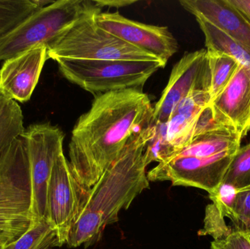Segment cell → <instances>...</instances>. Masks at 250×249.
<instances>
[{
    "mask_svg": "<svg viewBox=\"0 0 250 249\" xmlns=\"http://www.w3.org/2000/svg\"><path fill=\"white\" fill-rule=\"evenodd\" d=\"M223 184L236 189L250 185V143L239 149L228 169Z\"/></svg>",
    "mask_w": 250,
    "mask_h": 249,
    "instance_id": "44dd1931",
    "label": "cell"
},
{
    "mask_svg": "<svg viewBox=\"0 0 250 249\" xmlns=\"http://www.w3.org/2000/svg\"><path fill=\"white\" fill-rule=\"evenodd\" d=\"M204 228L198 231V235H211L214 240L222 239L230 235L233 230L227 226L225 217L213 203L206 208Z\"/></svg>",
    "mask_w": 250,
    "mask_h": 249,
    "instance_id": "7402d4cb",
    "label": "cell"
},
{
    "mask_svg": "<svg viewBox=\"0 0 250 249\" xmlns=\"http://www.w3.org/2000/svg\"><path fill=\"white\" fill-rule=\"evenodd\" d=\"M3 96L0 94V105H1V102H2Z\"/></svg>",
    "mask_w": 250,
    "mask_h": 249,
    "instance_id": "f546056e",
    "label": "cell"
},
{
    "mask_svg": "<svg viewBox=\"0 0 250 249\" xmlns=\"http://www.w3.org/2000/svg\"><path fill=\"white\" fill-rule=\"evenodd\" d=\"M55 230L47 219L32 222L29 229L3 249H52L57 247Z\"/></svg>",
    "mask_w": 250,
    "mask_h": 249,
    "instance_id": "ac0fdd59",
    "label": "cell"
},
{
    "mask_svg": "<svg viewBox=\"0 0 250 249\" xmlns=\"http://www.w3.org/2000/svg\"><path fill=\"white\" fill-rule=\"evenodd\" d=\"M216 122L242 139L250 131V67L239 66L226 89L209 104Z\"/></svg>",
    "mask_w": 250,
    "mask_h": 249,
    "instance_id": "7c38bea8",
    "label": "cell"
},
{
    "mask_svg": "<svg viewBox=\"0 0 250 249\" xmlns=\"http://www.w3.org/2000/svg\"><path fill=\"white\" fill-rule=\"evenodd\" d=\"M210 249H250V241L245 232L233 231L226 238L214 240Z\"/></svg>",
    "mask_w": 250,
    "mask_h": 249,
    "instance_id": "d4e9b609",
    "label": "cell"
},
{
    "mask_svg": "<svg viewBox=\"0 0 250 249\" xmlns=\"http://www.w3.org/2000/svg\"><path fill=\"white\" fill-rule=\"evenodd\" d=\"M181 5L231 37L250 52V24L227 0H182Z\"/></svg>",
    "mask_w": 250,
    "mask_h": 249,
    "instance_id": "5bb4252c",
    "label": "cell"
},
{
    "mask_svg": "<svg viewBox=\"0 0 250 249\" xmlns=\"http://www.w3.org/2000/svg\"><path fill=\"white\" fill-rule=\"evenodd\" d=\"M97 23L111 35L167 64L178 51V42L168 28L140 23L119 13H101Z\"/></svg>",
    "mask_w": 250,
    "mask_h": 249,
    "instance_id": "8fae6325",
    "label": "cell"
},
{
    "mask_svg": "<svg viewBox=\"0 0 250 249\" xmlns=\"http://www.w3.org/2000/svg\"><path fill=\"white\" fill-rule=\"evenodd\" d=\"M153 132L151 118L131 137L117 162L82 199L80 213L66 244L69 247L87 248L98 242L105 228L118 222L120 212L149 188L144 152Z\"/></svg>",
    "mask_w": 250,
    "mask_h": 249,
    "instance_id": "7a4b0ae2",
    "label": "cell"
},
{
    "mask_svg": "<svg viewBox=\"0 0 250 249\" xmlns=\"http://www.w3.org/2000/svg\"><path fill=\"white\" fill-rule=\"evenodd\" d=\"M94 1L101 8L103 7L120 8V7H126L136 3L135 0H95Z\"/></svg>",
    "mask_w": 250,
    "mask_h": 249,
    "instance_id": "4316f807",
    "label": "cell"
},
{
    "mask_svg": "<svg viewBox=\"0 0 250 249\" xmlns=\"http://www.w3.org/2000/svg\"><path fill=\"white\" fill-rule=\"evenodd\" d=\"M21 137L29 161L32 217L38 222L47 219V188L54 164L63 153L64 134L57 126L42 123L31 124Z\"/></svg>",
    "mask_w": 250,
    "mask_h": 249,
    "instance_id": "8992f818",
    "label": "cell"
},
{
    "mask_svg": "<svg viewBox=\"0 0 250 249\" xmlns=\"http://www.w3.org/2000/svg\"><path fill=\"white\" fill-rule=\"evenodd\" d=\"M47 59L48 48L38 46L4 61L0 68V94L16 102L29 101Z\"/></svg>",
    "mask_w": 250,
    "mask_h": 249,
    "instance_id": "4fadbf2b",
    "label": "cell"
},
{
    "mask_svg": "<svg viewBox=\"0 0 250 249\" xmlns=\"http://www.w3.org/2000/svg\"><path fill=\"white\" fill-rule=\"evenodd\" d=\"M166 123H157L153 121L154 132L144 152V160L146 167L151 162L161 163L174 155L173 149L167 141Z\"/></svg>",
    "mask_w": 250,
    "mask_h": 249,
    "instance_id": "ffe728a7",
    "label": "cell"
},
{
    "mask_svg": "<svg viewBox=\"0 0 250 249\" xmlns=\"http://www.w3.org/2000/svg\"><path fill=\"white\" fill-rule=\"evenodd\" d=\"M3 247H4V245H0V249H3Z\"/></svg>",
    "mask_w": 250,
    "mask_h": 249,
    "instance_id": "4dcf8cb0",
    "label": "cell"
},
{
    "mask_svg": "<svg viewBox=\"0 0 250 249\" xmlns=\"http://www.w3.org/2000/svg\"><path fill=\"white\" fill-rule=\"evenodd\" d=\"M101 10L94 1L59 0L39 9L0 38V61L38 46L47 48L85 16Z\"/></svg>",
    "mask_w": 250,
    "mask_h": 249,
    "instance_id": "3957f363",
    "label": "cell"
},
{
    "mask_svg": "<svg viewBox=\"0 0 250 249\" xmlns=\"http://www.w3.org/2000/svg\"><path fill=\"white\" fill-rule=\"evenodd\" d=\"M238 150L207 157L173 156L147 172L149 181H170L173 186L195 187L209 194L223 183Z\"/></svg>",
    "mask_w": 250,
    "mask_h": 249,
    "instance_id": "52a82bcc",
    "label": "cell"
},
{
    "mask_svg": "<svg viewBox=\"0 0 250 249\" xmlns=\"http://www.w3.org/2000/svg\"><path fill=\"white\" fill-rule=\"evenodd\" d=\"M205 37L207 51L235 58L239 64L250 67V52L231 37L201 18H195Z\"/></svg>",
    "mask_w": 250,
    "mask_h": 249,
    "instance_id": "2e32d148",
    "label": "cell"
},
{
    "mask_svg": "<svg viewBox=\"0 0 250 249\" xmlns=\"http://www.w3.org/2000/svg\"><path fill=\"white\" fill-rule=\"evenodd\" d=\"M32 222L28 161L0 175V233L13 242L29 229Z\"/></svg>",
    "mask_w": 250,
    "mask_h": 249,
    "instance_id": "30bf717a",
    "label": "cell"
},
{
    "mask_svg": "<svg viewBox=\"0 0 250 249\" xmlns=\"http://www.w3.org/2000/svg\"><path fill=\"white\" fill-rule=\"evenodd\" d=\"M67 80L97 96L107 92L138 89L160 68L163 61L132 60L59 59Z\"/></svg>",
    "mask_w": 250,
    "mask_h": 249,
    "instance_id": "5b68a950",
    "label": "cell"
},
{
    "mask_svg": "<svg viewBox=\"0 0 250 249\" xmlns=\"http://www.w3.org/2000/svg\"><path fill=\"white\" fill-rule=\"evenodd\" d=\"M10 242H11V241L7 236L0 233V245H5V244Z\"/></svg>",
    "mask_w": 250,
    "mask_h": 249,
    "instance_id": "83f0119b",
    "label": "cell"
},
{
    "mask_svg": "<svg viewBox=\"0 0 250 249\" xmlns=\"http://www.w3.org/2000/svg\"><path fill=\"white\" fill-rule=\"evenodd\" d=\"M238 190L239 189L222 183L217 190L208 194V197L213 204L225 218L230 219L233 214Z\"/></svg>",
    "mask_w": 250,
    "mask_h": 249,
    "instance_id": "cb8c5ba5",
    "label": "cell"
},
{
    "mask_svg": "<svg viewBox=\"0 0 250 249\" xmlns=\"http://www.w3.org/2000/svg\"><path fill=\"white\" fill-rule=\"evenodd\" d=\"M242 138L233 130L217 128L195 137L174 156L207 157L241 148Z\"/></svg>",
    "mask_w": 250,
    "mask_h": 249,
    "instance_id": "9a60e30c",
    "label": "cell"
},
{
    "mask_svg": "<svg viewBox=\"0 0 250 249\" xmlns=\"http://www.w3.org/2000/svg\"><path fill=\"white\" fill-rule=\"evenodd\" d=\"M82 195L69 161L62 153L54 164L47 188V219L57 234V247L67 244L82 206Z\"/></svg>",
    "mask_w": 250,
    "mask_h": 249,
    "instance_id": "ba28073f",
    "label": "cell"
},
{
    "mask_svg": "<svg viewBox=\"0 0 250 249\" xmlns=\"http://www.w3.org/2000/svg\"><path fill=\"white\" fill-rule=\"evenodd\" d=\"M233 231L248 232L250 230V185L239 189L230 217Z\"/></svg>",
    "mask_w": 250,
    "mask_h": 249,
    "instance_id": "603a6c76",
    "label": "cell"
},
{
    "mask_svg": "<svg viewBox=\"0 0 250 249\" xmlns=\"http://www.w3.org/2000/svg\"><path fill=\"white\" fill-rule=\"evenodd\" d=\"M207 51L210 71L208 93L211 103L226 89L236 74L240 64L235 58L229 56Z\"/></svg>",
    "mask_w": 250,
    "mask_h": 249,
    "instance_id": "e0dca14e",
    "label": "cell"
},
{
    "mask_svg": "<svg viewBox=\"0 0 250 249\" xmlns=\"http://www.w3.org/2000/svg\"><path fill=\"white\" fill-rule=\"evenodd\" d=\"M153 110L146 94L129 89L98 95L81 115L72 132L68 161L82 199L152 118Z\"/></svg>",
    "mask_w": 250,
    "mask_h": 249,
    "instance_id": "6da1fadb",
    "label": "cell"
},
{
    "mask_svg": "<svg viewBox=\"0 0 250 249\" xmlns=\"http://www.w3.org/2000/svg\"><path fill=\"white\" fill-rule=\"evenodd\" d=\"M38 10L33 0H0V38Z\"/></svg>",
    "mask_w": 250,
    "mask_h": 249,
    "instance_id": "d6986e66",
    "label": "cell"
},
{
    "mask_svg": "<svg viewBox=\"0 0 250 249\" xmlns=\"http://www.w3.org/2000/svg\"><path fill=\"white\" fill-rule=\"evenodd\" d=\"M210 71L207 49L187 53L175 64L167 86L153 110V121L166 123L179 104L195 90L208 91Z\"/></svg>",
    "mask_w": 250,
    "mask_h": 249,
    "instance_id": "9c48e42d",
    "label": "cell"
},
{
    "mask_svg": "<svg viewBox=\"0 0 250 249\" xmlns=\"http://www.w3.org/2000/svg\"><path fill=\"white\" fill-rule=\"evenodd\" d=\"M250 24V0H227Z\"/></svg>",
    "mask_w": 250,
    "mask_h": 249,
    "instance_id": "484cf974",
    "label": "cell"
},
{
    "mask_svg": "<svg viewBox=\"0 0 250 249\" xmlns=\"http://www.w3.org/2000/svg\"><path fill=\"white\" fill-rule=\"evenodd\" d=\"M101 12H94L75 23L48 47V58L54 61L63 58L160 61L100 27L95 17Z\"/></svg>",
    "mask_w": 250,
    "mask_h": 249,
    "instance_id": "277c9868",
    "label": "cell"
},
{
    "mask_svg": "<svg viewBox=\"0 0 250 249\" xmlns=\"http://www.w3.org/2000/svg\"><path fill=\"white\" fill-rule=\"evenodd\" d=\"M245 233H246L247 235H248V239H249L250 241V230L249 231H248V232H245Z\"/></svg>",
    "mask_w": 250,
    "mask_h": 249,
    "instance_id": "f1b7e54d",
    "label": "cell"
}]
</instances>
